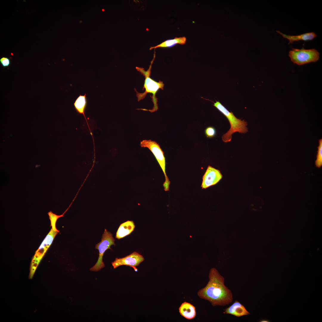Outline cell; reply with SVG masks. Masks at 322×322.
I'll list each match as a JSON object with an SVG mask.
<instances>
[{"instance_id": "cell-1", "label": "cell", "mask_w": 322, "mask_h": 322, "mask_svg": "<svg viewBox=\"0 0 322 322\" xmlns=\"http://www.w3.org/2000/svg\"><path fill=\"white\" fill-rule=\"evenodd\" d=\"M208 277L206 286L198 291L199 297L209 301L213 306H224L232 303V293L225 285L224 278L215 268L210 269Z\"/></svg>"}, {"instance_id": "cell-2", "label": "cell", "mask_w": 322, "mask_h": 322, "mask_svg": "<svg viewBox=\"0 0 322 322\" xmlns=\"http://www.w3.org/2000/svg\"><path fill=\"white\" fill-rule=\"evenodd\" d=\"M155 57V52L154 50V58L151 62V64L149 66L148 70L145 71L144 69L143 68L138 67H136V68L138 71L143 75L145 77L144 83L143 87V90L145 89V92L143 93H140L138 92L136 89L134 88V90L136 92V96L137 98L138 101L143 99L145 98L148 93H151L153 95L151 97L152 102L154 104L153 108L151 109L147 110L145 109H141V110L144 111H148L151 112H153L157 111L158 109V106L157 104V98L156 97V95L158 90L160 89H163L164 84L162 81L160 80L157 82L150 77L151 74V70L152 65L154 62Z\"/></svg>"}, {"instance_id": "cell-3", "label": "cell", "mask_w": 322, "mask_h": 322, "mask_svg": "<svg viewBox=\"0 0 322 322\" xmlns=\"http://www.w3.org/2000/svg\"><path fill=\"white\" fill-rule=\"evenodd\" d=\"M213 103V106L226 117L230 124L229 130L222 136V140L224 142H230L232 134L236 132L243 134L248 131L247 126V124L244 120H241L237 118L233 112L228 111L219 101H216Z\"/></svg>"}, {"instance_id": "cell-4", "label": "cell", "mask_w": 322, "mask_h": 322, "mask_svg": "<svg viewBox=\"0 0 322 322\" xmlns=\"http://www.w3.org/2000/svg\"><path fill=\"white\" fill-rule=\"evenodd\" d=\"M140 146L148 148L152 153L161 168L165 177L163 186L164 190H169L170 182L166 173V162L164 153L160 145L156 141L151 140H144L140 142Z\"/></svg>"}, {"instance_id": "cell-5", "label": "cell", "mask_w": 322, "mask_h": 322, "mask_svg": "<svg viewBox=\"0 0 322 322\" xmlns=\"http://www.w3.org/2000/svg\"><path fill=\"white\" fill-rule=\"evenodd\" d=\"M289 56L293 63L299 66L316 62L320 58L319 52L314 49L292 48L289 51Z\"/></svg>"}, {"instance_id": "cell-6", "label": "cell", "mask_w": 322, "mask_h": 322, "mask_svg": "<svg viewBox=\"0 0 322 322\" xmlns=\"http://www.w3.org/2000/svg\"><path fill=\"white\" fill-rule=\"evenodd\" d=\"M114 241L115 239L113 237L112 234L105 229L102 234L101 242L95 245V248L99 250V256L96 264L90 268L91 271H98L105 267V264L103 261V254L107 250H112L110 246L112 245H115Z\"/></svg>"}, {"instance_id": "cell-7", "label": "cell", "mask_w": 322, "mask_h": 322, "mask_svg": "<svg viewBox=\"0 0 322 322\" xmlns=\"http://www.w3.org/2000/svg\"><path fill=\"white\" fill-rule=\"evenodd\" d=\"M56 227H52V228L35 252L32 260L30 267V275L32 276L40 261L52 244L55 237L59 233Z\"/></svg>"}, {"instance_id": "cell-8", "label": "cell", "mask_w": 322, "mask_h": 322, "mask_svg": "<svg viewBox=\"0 0 322 322\" xmlns=\"http://www.w3.org/2000/svg\"><path fill=\"white\" fill-rule=\"evenodd\" d=\"M143 257L137 252H134L129 255L122 258H116L112 263L114 269L122 265L129 266L134 268L136 272L137 271L136 267L143 261Z\"/></svg>"}, {"instance_id": "cell-9", "label": "cell", "mask_w": 322, "mask_h": 322, "mask_svg": "<svg viewBox=\"0 0 322 322\" xmlns=\"http://www.w3.org/2000/svg\"><path fill=\"white\" fill-rule=\"evenodd\" d=\"M220 171L210 165L208 166L202 177L201 185L202 189H206L218 183L222 178Z\"/></svg>"}, {"instance_id": "cell-10", "label": "cell", "mask_w": 322, "mask_h": 322, "mask_svg": "<svg viewBox=\"0 0 322 322\" xmlns=\"http://www.w3.org/2000/svg\"><path fill=\"white\" fill-rule=\"evenodd\" d=\"M224 310V313L231 314L237 317L249 315L250 314L244 306L237 300H236L232 305Z\"/></svg>"}, {"instance_id": "cell-11", "label": "cell", "mask_w": 322, "mask_h": 322, "mask_svg": "<svg viewBox=\"0 0 322 322\" xmlns=\"http://www.w3.org/2000/svg\"><path fill=\"white\" fill-rule=\"evenodd\" d=\"M135 225L132 221L128 220L121 224L116 232L115 238L118 239L129 235L134 230Z\"/></svg>"}, {"instance_id": "cell-12", "label": "cell", "mask_w": 322, "mask_h": 322, "mask_svg": "<svg viewBox=\"0 0 322 322\" xmlns=\"http://www.w3.org/2000/svg\"><path fill=\"white\" fill-rule=\"evenodd\" d=\"M179 311L182 316L188 320L194 318L196 315L195 307L190 303L186 302L181 305Z\"/></svg>"}, {"instance_id": "cell-13", "label": "cell", "mask_w": 322, "mask_h": 322, "mask_svg": "<svg viewBox=\"0 0 322 322\" xmlns=\"http://www.w3.org/2000/svg\"><path fill=\"white\" fill-rule=\"evenodd\" d=\"M276 31L282 35L283 38H287L289 41V44L292 43L295 41L300 40L304 41L312 40L317 36V35L315 33L313 32L304 33L298 35H290L283 34L279 31Z\"/></svg>"}, {"instance_id": "cell-14", "label": "cell", "mask_w": 322, "mask_h": 322, "mask_svg": "<svg viewBox=\"0 0 322 322\" xmlns=\"http://www.w3.org/2000/svg\"><path fill=\"white\" fill-rule=\"evenodd\" d=\"M73 104L76 112L78 114H83V115L87 123L89 129L90 131L85 114L87 105L86 94H85L84 95H80L76 99Z\"/></svg>"}, {"instance_id": "cell-15", "label": "cell", "mask_w": 322, "mask_h": 322, "mask_svg": "<svg viewBox=\"0 0 322 322\" xmlns=\"http://www.w3.org/2000/svg\"><path fill=\"white\" fill-rule=\"evenodd\" d=\"M186 40V38L185 36L176 37L174 39L167 40L156 46L151 47L149 49H155L158 48L170 47L177 44L184 45L185 44Z\"/></svg>"}, {"instance_id": "cell-16", "label": "cell", "mask_w": 322, "mask_h": 322, "mask_svg": "<svg viewBox=\"0 0 322 322\" xmlns=\"http://www.w3.org/2000/svg\"><path fill=\"white\" fill-rule=\"evenodd\" d=\"M318 142L319 145L317 147L318 150L315 165L317 167L320 168L322 165V139L319 140Z\"/></svg>"}, {"instance_id": "cell-17", "label": "cell", "mask_w": 322, "mask_h": 322, "mask_svg": "<svg viewBox=\"0 0 322 322\" xmlns=\"http://www.w3.org/2000/svg\"><path fill=\"white\" fill-rule=\"evenodd\" d=\"M205 133L207 137L212 138L214 137L216 134V130L213 126H209L207 127L205 130Z\"/></svg>"}, {"instance_id": "cell-18", "label": "cell", "mask_w": 322, "mask_h": 322, "mask_svg": "<svg viewBox=\"0 0 322 322\" xmlns=\"http://www.w3.org/2000/svg\"><path fill=\"white\" fill-rule=\"evenodd\" d=\"M0 62L4 67L8 66L10 64V60L8 58L3 57L0 59Z\"/></svg>"}]
</instances>
